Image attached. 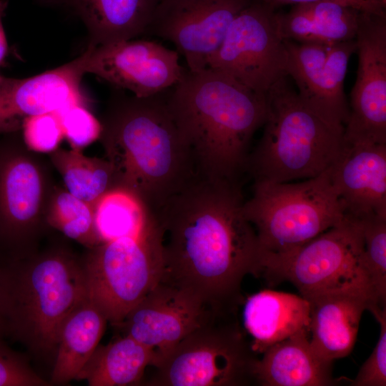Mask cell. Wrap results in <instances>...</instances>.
I'll return each instance as SVG.
<instances>
[{"instance_id":"6da1fadb","label":"cell","mask_w":386,"mask_h":386,"mask_svg":"<svg viewBox=\"0 0 386 386\" xmlns=\"http://www.w3.org/2000/svg\"><path fill=\"white\" fill-rule=\"evenodd\" d=\"M244 203L239 182L200 176L171 197L157 212L164 230L160 280L238 310L242 282L258 277L261 258Z\"/></svg>"},{"instance_id":"7a4b0ae2","label":"cell","mask_w":386,"mask_h":386,"mask_svg":"<svg viewBox=\"0 0 386 386\" xmlns=\"http://www.w3.org/2000/svg\"><path fill=\"white\" fill-rule=\"evenodd\" d=\"M165 96L197 174L239 182L252 139L266 119V96L207 67L187 68Z\"/></svg>"},{"instance_id":"3957f363","label":"cell","mask_w":386,"mask_h":386,"mask_svg":"<svg viewBox=\"0 0 386 386\" xmlns=\"http://www.w3.org/2000/svg\"><path fill=\"white\" fill-rule=\"evenodd\" d=\"M165 91L149 97L117 93L102 124L116 187L134 193L155 212L198 175Z\"/></svg>"},{"instance_id":"277c9868","label":"cell","mask_w":386,"mask_h":386,"mask_svg":"<svg viewBox=\"0 0 386 386\" xmlns=\"http://www.w3.org/2000/svg\"><path fill=\"white\" fill-rule=\"evenodd\" d=\"M86 295L83 263L66 252L0 263L5 336L36 355H55L64 320Z\"/></svg>"},{"instance_id":"5b68a950","label":"cell","mask_w":386,"mask_h":386,"mask_svg":"<svg viewBox=\"0 0 386 386\" xmlns=\"http://www.w3.org/2000/svg\"><path fill=\"white\" fill-rule=\"evenodd\" d=\"M287 77L266 94L263 133L247 166L254 182L315 177L334 164L344 147L343 133L307 108Z\"/></svg>"},{"instance_id":"8992f818","label":"cell","mask_w":386,"mask_h":386,"mask_svg":"<svg viewBox=\"0 0 386 386\" xmlns=\"http://www.w3.org/2000/svg\"><path fill=\"white\" fill-rule=\"evenodd\" d=\"M244 213L255 229L260 257L292 251L345 217L330 167L300 182H254Z\"/></svg>"},{"instance_id":"52a82bcc","label":"cell","mask_w":386,"mask_h":386,"mask_svg":"<svg viewBox=\"0 0 386 386\" xmlns=\"http://www.w3.org/2000/svg\"><path fill=\"white\" fill-rule=\"evenodd\" d=\"M91 250L82 262L87 296L117 326L161 279L164 230L158 215L139 230Z\"/></svg>"},{"instance_id":"ba28073f","label":"cell","mask_w":386,"mask_h":386,"mask_svg":"<svg viewBox=\"0 0 386 386\" xmlns=\"http://www.w3.org/2000/svg\"><path fill=\"white\" fill-rule=\"evenodd\" d=\"M239 324L223 310L191 332L154 367L150 386H245L255 383L258 358Z\"/></svg>"},{"instance_id":"9c48e42d","label":"cell","mask_w":386,"mask_h":386,"mask_svg":"<svg viewBox=\"0 0 386 386\" xmlns=\"http://www.w3.org/2000/svg\"><path fill=\"white\" fill-rule=\"evenodd\" d=\"M258 277L272 284L290 282L305 299L330 292L354 291L368 295L376 304L364 257L361 225L348 214L292 251L261 257Z\"/></svg>"},{"instance_id":"30bf717a","label":"cell","mask_w":386,"mask_h":386,"mask_svg":"<svg viewBox=\"0 0 386 386\" xmlns=\"http://www.w3.org/2000/svg\"><path fill=\"white\" fill-rule=\"evenodd\" d=\"M275 8L253 0L231 23L207 67L264 95L287 76V51Z\"/></svg>"},{"instance_id":"8fae6325","label":"cell","mask_w":386,"mask_h":386,"mask_svg":"<svg viewBox=\"0 0 386 386\" xmlns=\"http://www.w3.org/2000/svg\"><path fill=\"white\" fill-rule=\"evenodd\" d=\"M179 54L157 41L132 39L89 45L79 57L84 74H94L135 96L149 97L182 79L187 69L179 64Z\"/></svg>"},{"instance_id":"7c38bea8","label":"cell","mask_w":386,"mask_h":386,"mask_svg":"<svg viewBox=\"0 0 386 386\" xmlns=\"http://www.w3.org/2000/svg\"><path fill=\"white\" fill-rule=\"evenodd\" d=\"M355 42L358 68L344 144H386V16L362 12Z\"/></svg>"},{"instance_id":"4fadbf2b","label":"cell","mask_w":386,"mask_h":386,"mask_svg":"<svg viewBox=\"0 0 386 386\" xmlns=\"http://www.w3.org/2000/svg\"><path fill=\"white\" fill-rule=\"evenodd\" d=\"M287 74L302 104L327 124L344 134L350 107L344 81L355 39L335 44L285 41Z\"/></svg>"},{"instance_id":"5bb4252c","label":"cell","mask_w":386,"mask_h":386,"mask_svg":"<svg viewBox=\"0 0 386 386\" xmlns=\"http://www.w3.org/2000/svg\"><path fill=\"white\" fill-rule=\"evenodd\" d=\"M253 0H161L147 31L171 41L187 69L199 71L220 46L234 18Z\"/></svg>"},{"instance_id":"9a60e30c","label":"cell","mask_w":386,"mask_h":386,"mask_svg":"<svg viewBox=\"0 0 386 386\" xmlns=\"http://www.w3.org/2000/svg\"><path fill=\"white\" fill-rule=\"evenodd\" d=\"M222 310L189 290L160 280L117 327L155 353L156 367L183 338Z\"/></svg>"},{"instance_id":"2e32d148","label":"cell","mask_w":386,"mask_h":386,"mask_svg":"<svg viewBox=\"0 0 386 386\" xmlns=\"http://www.w3.org/2000/svg\"><path fill=\"white\" fill-rule=\"evenodd\" d=\"M84 75L78 56L33 76L0 80V134L14 132L29 117L59 114L74 104L84 105L81 89Z\"/></svg>"},{"instance_id":"e0dca14e","label":"cell","mask_w":386,"mask_h":386,"mask_svg":"<svg viewBox=\"0 0 386 386\" xmlns=\"http://www.w3.org/2000/svg\"><path fill=\"white\" fill-rule=\"evenodd\" d=\"M0 154V263L21 257V248L39 214L43 184L37 167L26 157Z\"/></svg>"},{"instance_id":"ac0fdd59","label":"cell","mask_w":386,"mask_h":386,"mask_svg":"<svg viewBox=\"0 0 386 386\" xmlns=\"http://www.w3.org/2000/svg\"><path fill=\"white\" fill-rule=\"evenodd\" d=\"M330 171L345 214L386 217V144H344Z\"/></svg>"},{"instance_id":"d6986e66","label":"cell","mask_w":386,"mask_h":386,"mask_svg":"<svg viewBox=\"0 0 386 386\" xmlns=\"http://www.w3.org/2000/svg\"><path fill=\"white\" fill-rule=\"evenodd\" d=\"M310 305V341L322 358L333 362L352 350L365 310L376 307L367 294L335 291L307 299Z\"/></svg>"},{"instance_id":"ffe728a7","label":"cell","mask_w":386,"mask_h":386,"mask_svg":"<svg viewBox=\"0 0 386 386\" xmlns=\"http://www.w3.org/2000/svg\"><path fill=\"white\" fill-rule=\"evenodd\" d=\"M66 7L83 22L91 46L134 39L147 32L161 0H39Z\"/></svg>"},{"instance_id":"44dd1931","label":"cell","mask_w":386,"mask_h":386,"mask_svg":"<svg viewBox=\"0 0 386 386\" xmlns=\"http://www.w3.org/2000/svg\"><path fill=\"white\" fill-rule=\"evenodd\" d=\"M258 359L255 383L262 386H330L332 362L312 348L310 332H301L274 344Z\"/></svg>"},{"instance_id":"7402d4cb","label":"cell","mask_w":386,"mask_h":386,"mask_svg":"<svg viewBox=\"0 0 386 386\" xmlns=\"http://www.w3.org/2000/svg\"><path fill=\"white\" fill-rule=\"evenodd\" d=\"M310 320L307 299L269 290L249 297L243 310L244 329L257 354L297 333L310 332Z\"/></svg>"},{"instance_id":"603a6c76","label":"cell","mask_w":386,"mask_h":386,"mask_svg":"<svg viewBox=\"0 0 386 386\" xmlns=\"http://www.w3.org/2000/svg\"><path fill=\"white\" fill-rule=\"evenodd\" d=\"M362 11L335 1L321 0L293 5L277 12L279 34L285 41L335 44L356 38Z\"/></svg>"},{"instance_id":"cb8c5ba5","label":"cell","mask_w":386,"mask_h":386,"mask_svg":"<svg viewBox=\"0 0 386 386\" xmlns=\"http://www.w3.org/2000/svg\"><path fill=\"white\" fill-rule=\"evenodd\" d=\"M107 322L87 295L72 309L59 331L50 385H65L76 380L99 345Z\"/></svg>"},{"instance_id":"d4e9b609","label":"cell","mask_w":386,"mask_h":386,"mask_svg":"<svg viewBox=\"0 0 386 386\" xmlns=\"http://www.w3.org/2000/svg\"><path fill=\"white\" fill-rule=\"evenodd\" d=\"M155 353L133 338L123 335L99 345L76 380L90 386H125L141 382L145 368L154 366Z\"/></svg>"},{"instance_id":"484cf974","label":"cell","mask_w":386,"mask_h":386,"mask_svg":"<svg viewBox=\"0 0 386 386\" xmlns=\"http://www.w3.org/2000/svg\"><path fill=\"white\" fill-rule=\"evenodd\" d=\"M52 160L67 192L93 206L116 187L113 169L107 160L89 158L75 149L54 151Z\"/></svg>"},{"instance_id":"4316f807","label":"cell","mask_w":386,"mask_h":386,"mask_svg":"<svg viewBox=\"0 0 386 386\" xmlns=\"http://www.w3.org/2000/svg\"><path fill=\"white\" fill-rule=\"evenodd\" d=\"M48 222L69 239L91 249L100 244L94 206L67 191L59 193L52 200Z\"/></svg>"},{"instance_id":"83f0119b","label":"cell","mask_w":386,"mask_h":386,"mask_svg":"<svg viewBox=\"0 0 386 386\" xmlns=\"http://www.w3.org/2000/svg\"><path fill=\"white\" fill-rule=\"evenodd\" d=\"M361 225L364 257L376 304L386 307V217L369 214L357 218Z\"/></svg>"},{"instance_id":"f1b7e54d","label":"cell","mask_w":386,"mask_h":386,"mask_svg":"<svg viewBox=\"0 0 386 386\" xmlns=\"http://www.w3.org/2000/svg\"><path fill=\"white\" fill-rule=\"evenodd\" d=\"M57 114L72 149L81 151L102 135V124L84 105L70 106Z\"/></svg>"},{"instance_id":"f546056e","label":"cell","mask_w":386,"mask_h":386,"mask_svg":"<svg viewBox=\"0 0 386 386\" xmlns=\"http://www.w3.org/2000/svg\"><path fill=\"white\" fill-rule=\"evenodd\" d=\"M23 138L30 149L49 153L56 151L64 132L56 113H44L26 118L21 124Z\"/></svg>"},{"instance_id":"4dcf8cb0","label":"cell","mask_w":386,"mask_h":386,"mask_svg":"<svg viewBox=\"0 0 386 386\" xmlns=\"http://www.w3.org/2000/svg\"><path fill=\"white\" fill-rule=\"evenodd\" d=\"M0 334V386H47L49 382L39 375L24 355L16 352Z\"/></svg>"},{"instance_id":"1f68e13d","label":"cell","mask_w":386,"mask_h":386,"mask_svg":"<svg viewBox=\"0 0 386 386\" xmlns=\"http://www.w3.org/2000/svg\"><path fill=\"white\" fill-rule=\"evenodd\" d=\"M370 312L380 325V334L371 355L350 380L352 386L386 385V307H377Z\"/></svg>"},{"instance_id":"d6a6232c","label":"cell","mask_w":386,"mask_h":386,"mask_svg":"<svg viewBox=\"0 0 386 386\" xmlns=\"http://www.w3.org/2000/svg\"><path fill=\"white\" fill-rule=\"evenodd\" d=\"M274 8L288 4H300L321 0H259ZM350 6H352L362 11L369 12L380 16H386L384 6L378 0H331Z\"/></svg>"},{"instance_id":"836d02e7","label":"cell","mask_w":386,"mask_h":386,"mask_svg":"<svg viewBox=\"0 0 386 386\" xmlns=\"http://www.w3.org/2000/svg\"><path fill=\"white\" fill-rule=\"evenodd\" d=\"M8 6V0H0V66L2 65L8 54V42L4 28L3 18Z\"/></svg>"},{"instance_id":"e575fe53","label":"cell","mask_w":386,"mask_h":386,"mask_svg":"<svg viewBox=\"0 0 386 386\" xmlns=\"http://www.w3.org/2000/svg\"><path fill=\"white\" fill-rule=\"evenodd\" d=\"M0 334L2 335L3 336H5L4 324V320H3L1 307H0Z\"/></svg>"},{"instance_id":"d590c367","label":"cell","mask_w":386,"mask_h":386,"mask_svg":"<svg viewBox=\"0 0 386 386\" xmlns=\"http://www.w3.org/2000/svg\"><path fill=\"white\" fill-rule=\"evenodd\" d=\"M384 6L386 7V0H378Z\"/></svg>"},{"instance_id":"8d00e7d4","label":"cell","mask_w":386,"mask_h":386,"mask_svg":"<svg viewBox=\"0 0 386 386\" xmlns=\"http://www.w3.org/2000/svg\"><path fill=\"white\" fill-rule=\"evenodd\" d=\"M1 76H0V80H1Z\"/></svg>"}]
</instances>
